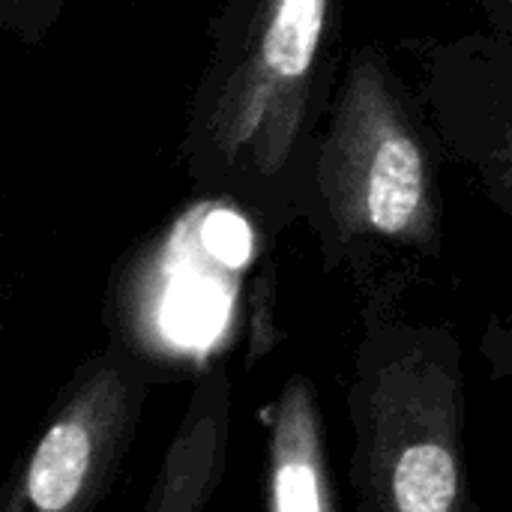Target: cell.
<instances>
[{
	"mask_svg": "<svg viewBox=\"0 0 512 512\" xmlns=\"http://www.w3.org/2000/svg\"><path fill=\"white\" fill-rule=\"evenodd\" d=\"M465 3H471L483 12V18L495 36L512 42V0H465Z\"/></svg>",
	"mask_w": 512,
	"mask_h": 512,
	"instance_id": "7",
	"label": "cell"
},
{
	"mask_svg": "<svg viewBox=\"0 0 512 512\" xmlns=\"http://www.w3.org/2000/svg\"><path fill=\"white\" fill-rule=\"evenodd\" d=\"M96 459V420L87 411H69L39 441L24 495L33 512H69L78 501Z\"/></svg>",
	"mask_w": 512,
	"mask_h": 512,
	"instance_id": "4",
	"label": "cell"
},
{
	"mask_svg": "<svg viewBox=\"0 0 512 512\" xmlns=\"http://www.w3.org/2000/svg\"><path fill=\"white\" fill-rule=\"evenodd\" d=\"M429 123L378 45L351 54L312 153L309 186L339 237L432 246L441 189Z\"/></svg>",
	"mask_w": 512,
	"mask_h": 512,
	"instance_id": "2",
	"label": "cell"
},
{
	"mask_svg": "<svg viewBox=\"0 0 512 512\" xmlns=\"http://www.w3.org/2000/svg\"><path fill=\"white\" fill-rule=\"evenodd\" d=\"M336 0H234L195 111L198 165L240 192L303 189Z\"/></svg>",
	"mask_w": 512,
	"mask_h": 512,
	"instance_id": "1",
	"label": "cell"
},
{
	"mask_svg": "<svg viewBox=\"0 0 512 512\" xmlns=\"http://www.w3.org/2000/svg\"><path fill=\"white\" fill-rule=\"evenodd\" d=\"M276 512H321V483L318 471L300 453L282 450L273 477Z\"/></svg>",
	"mask_w": 512,
	"mask_h": 512,
	"instance_id": "6",
	"label": "cell"
},
{
	"mask_svg": "<svg viewBox=\"0 0 512 512\" xmlns=\"http://www.w3.org/2000/svg\"><path fill=\"white\" fill-rule=\"evenodd\" d=\"M447 45L429 72L432 126L480 177L492 204L512 216V42L492 33V45Z\"/></svg>",
	"mask_w": 512,
	"mask_h": 512,
	"instance_id": "3",
	"label": "cell"
},
{
	"mask_svg": "<svg viewBox=\"0 0 512 512\" xmlns=\"http://www.w3.org/2000/svg\"><path fill=\"white\" fill-rule=\"evenodd\" d=\"M393 492L402 512H450L456 501V465L438 444H417L402 453Z\"/></svg>",
	"mask_w": 512,
	"mask_h": 512,
	"instance_id": "5",
	"label": "cell"
}]
</instances>
